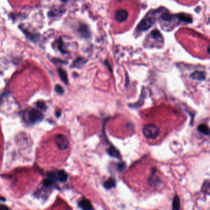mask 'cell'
Here are the masks:
<instances>
[{"label":"cell","instance_id":"6da1fadb","mask_svg":"<svg viewBox=\"0 0 210 210\" xmlns=\"http://www.w3.org/2000/svg\"><path fill=\"white\" fill-rule=\"evenodd\" d=\"M142 132L145 137L150 139H155L159 136L160 129L156 125L148 124L144 126Z\"/></svg>","mask_w":210,"mask_h":210},{"label":"cell","instance_id":"7a4b0ae2","mask_svg":"<svg viewBox=\"0 0 210 210\" xmlns=\"http://www.w3.org/2000/svg\"><path fill=\"white\" fill-rule=\"evenodd\" d=\"M47 176L48 179L52 180L54 182H65L68 178L67 174L63 170H56L48 172Z\"/></svg>","mask_w":210,"mask_h":210},{"label":"cell","instance_id":"3957f363","mask_svg":"<svg viewBox=\"0 0 210 210\" xmlns=\"http://www.w3.org/2000/svg\"><path fill=\"white\" fill-rule=\"evenodd\" d=\"M55 143L58 148L62 150L68 149L69 142L67 137L63 134H58L55 137Z\"/></svg>","mask_w":210,"mask_h":210},{"label":"cell","instance_id":"277c9868","mask_svg":"<svg viewBox=\"0 0 210 210\" xmlns=\"http://www.w3.org/2000/svg\"><path fill=\"white\" fill-rule=\"evenodd\" d=\"M43 118L42 113L36 109H31L28 113V120L31 123H35L41 121Z\"/></svg>","mask_w":210,"mask_h":210},{"label":"cell","instance_id":"5b68a950","mask_svg":"<svg viewBox=\"0 0 210 210\" xmlns=\"http://www.w3.org/2000/svg\"><path fill=\"white\" fill-rule=\"evenodd\" d=\"M153 23V19L150 17H144L139 23L137 27L140 30L145 31L149 29Z\"/></svg>","mask_w":210,"mask_h":210},{"label":"cell","instance_id":"8992f818","mask_svg":"<svg viewBox=\"0 0 210 210\" xmlns=\"http://www.w3.org/2000/svg\"><path fill=\"white\" fill-rule=\"evenodd\" d=\"M128 17V13L124 9L117 10L115 13V19L118 22H123Z\"/></svg>","mask_w":210,"mask_h":210},{"label":"cell","instance_id":"52a82bcc","mask_svg":"<svg viewBox=\"0 0 210 210\" xmlns=\"http://www.w3.org/2000/svg\"><path fill=\"white\" fill-rule=\"evenodd\" d=\"M78 205L83 210H94L91 203L87 199H83L80 201Z\"/></svg>","mask_w":210,"mask_h":210},{"label":"cell","instance_id":"ba28073f","mask_svg":"<svg viewBox=\"0 0 210 210\" xmlns=\"http://www.w3.org/2000/svg\"><path fill=\"white\" fill-rule=\"evenodd\" d=\"M191 77L197 80H204L206 78V74L202 71H195L192 74Z\"/></svg>","mask_w":210,"mask_h":210},{"label":"cell","instance_id":"9c48e42d","mask_svg":"<svg viewBox=\"0 0 210 210\" xmlns=\"http://www.w3.org/2000/svg\"><path fill=\"white\" fill-rule=\"evenodd\" d=\"M116 183L115 179L112 178H110L104 182V186L107 189H110L115 187L116 186Z\"/></svg>","mask_w":210,"mask_h":210},{"label":"cell","instance_id":"30bf717a","mask_svg":"<svg viewBox=\"0 0 210 210\" xmlns=\"http://www.w3.org/2000/svg\"><path fill=\"white\" fill-rule=\"evenodd\" d=\"M177 17L181 21L186 22V23H192V18L191 15H187V14H181L177 15Z\"/></svg>","mask_w":210,"mask_h":210},{"label":"cell","instance_id":"8fae6325","mask_svg":"<svg viewBox=\"0 0 210 210\" xmlns=\"http://www.w3.org/2000/svg\"><path fill=\"white\" fill-rule=\"evenodd\" d=\"M108 153L111 157H115V158H119L120 157V152L115 147H110L108 149Z\"/></svg>","mask_w":210,"mask_h":210},{"label":"cell","instance_id":"7c38bea8","mask_svg":"<svg viewBox=\"0 0 210 210\" xmlns=\"http://www.w3.org/2000/svg\"><path fill=\"white\" fill-rule=\"evenodd\" d=\"M58 72H59V76H60L61 78L62 79V82H63L64 83H65L66 85H67L68 83H69V82H68L67 74L66 71L64 70H63L62 69H59Z\"/></svg>","mask_w":210,"mask_h":210},{"label":"cell","instance_id":"4fadbf2b","mask_svg":"<svg viewBox=\"0 0 210 210\" xmlns=\"http://www.w3.org/2000/svg\"><path fill=\"white\" fill-rule=\"evenodd\" d=\"M79 31H80V33H81V35L85 37V38H88L89 37L90 35V30L88 28V27L85 25H82L80 29H79Z\"/></svg>","mask_w":210,"mask_h":210},{"label":"cell","instance_id":"5bb4252c","mask_svg":"<svg viewBox=\"0 0 210 210\" xmlns=\"http://www.w3.org/2000/svg\"><path fill=\"white\" fill-rule=\"evenodd\" d=\"M180 199L178 195H175L173 201V210H180Z\"/></svg>","mask_w":210,"mask_h":210},{"label":"cell","instance_id":"9a60e30c","mask_svg":"<svg viewBox=\"0 0 210 210\" xmlns=\"http://www.w3.org/2000/svg\"><path fill=\"white\" fill-rule=\"evenodd\" d=\"M198 130L200 132H202V133H203L205 135H210V129L206 124H202L199 125V127H198Z\"/></svg>","mask_w":210,"mask_h":210},{"label":"cell","instance_id":"2e32d148","mask_svg":"<svg viewBox=\"0 0 210 210\" xmlns=\"http://www.w3.org/2000/svg\"><path fill=\"white\" fill-rule=\"evenodd\" d=\"M150 35H151V36L153 38H155V39H158V38H160V37H162V35H161L160 32L158 30H152L151 32Z\"/></svg>","mask_w":210,"mask_h":210},{"label":"cell","instance_id":"e0dca14e","mask_svg":"<svg viewBox=\"0 0 210 210\" xmlns=\"http://www.w3.org/2000/svg\"><path fill=\"white\" fill-rule=\"evenodd\" d=\"M172 15L171 14H169V13H168V12H165V13H163L162 15V19L163 20H165V21H170L171 20V19H172Z\"/></svg>","mask_w":210,"mask_h":210},{"label":"cell","instance_id":"ac0fdd59","mask_svg":"<svg viewBox=\"0 0 210 210\" xmlns=\"http://www.w3.org/2000/svg\"><path fill=\"white\" fill-rule=\"evenodd\" d=\"M55 91L59 94H63L64 93L63 88L60 85H56L55 86Z\"/></svg>","mask_w":210,"mask_h":210},{"label":"cell","instance_id":"d6986e66","mask_svg":"<svg viewBox=\"0 0 210 210\" xmlns=\"http://www.w3.org/2000/svg\"><path fill=\"white\" fill-rule=\"evenodd\" d=\"M118 165V169H119L120 170H121V171L123 170L125 168V167H126V165H125L124 163H119Z\"/></svg>","mask_w":210,"mask_h":210},{"label":"cell","instance_id":"ffe728a7","mask_svg":"<svg viewBox=\"0 0 210 210\" xmlns=\"http://www.w3.org/2000/svg\"><path fill=\"white\" fill-rule=\"evenodd\" d=\"M0 210H10L7 207L4 206V205H1L0 207Z\"/></svg>","mask_w":210,"mask_h":210},{"label":"cell","instance_id":"44dd1931","mask_svg":"<svg viewBox=\"0 0 210 210\" xmlns=\"http://www.w3.org/2000/svg\"><path fill=\"white\" fill-rule=\"evenodd\" d=\"M207 51H208V52L210 54V46L208 48V50Z\"/></svg>","mask_w":210,"mask_h":210}]
</instances>
